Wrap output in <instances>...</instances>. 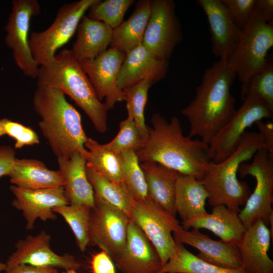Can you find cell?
<instances>
[{"mask_svg": "<svg viewBox=\"0 0 273 273\" xmlns=\"http://www.w3.org/2000/svg\"><path fill=\"white\" fill-rule=\"evenodd\" d=\"M261 148H265V145L260 133L246 131L231 155L217 163L210 162L200 181L208 193L210 206L223 205L239 213L240 207L244 206L251 194L248 184L237 177L239 167L252 159Z\"/></svg>", "mask_w": 273, "mask_h": 273, "instance_id": "5", "label": "cell"}, {"mask_svg": "<svg viewBox=\"0 0 273 273\" xmlns=\"http://www.w3.org/2000/svg\"><path fill=\"white\" fill-rule=\"evenodd\" d=\"M4 135L15 140L16 149L39 144V137L32 128L6 118L0 119V137Z\"/></svg>", "mask_w": 273, "mask_h": 273, "instance_id": "38", "label": "cell"}, {"mask_svg": "<svg viewBox=\"0 0 273 273\" xmlns=\"http://www.w3.org/2000/svg\"><path fill=\"white\" fill-rule=\"evenodd\" d=\"M130 218L154 245L163 267L177 250L173 233L182 228L177 220L148 197L135 203Z\"/></svg>", "mask_w": 273, "mask_h": 273, "instance_id": "10", "label": "cell"}, {"mask_svg": "<svg viewBox=\"0 0 273 273\" xmlns=\"http://www.w3.org/2000/svg\"><path fill=\"white\" fill-rule=\"evenodd\" d=\"M6 273H58L56 268L35 266L25 264L7 265Z\"/></svg>", "mask_w": 273, "mask_h": 273, "instance_id": "42", "label": "cell"}, {"mask_svg": "<svg viewBox=\"0 0 273 273\" xmlns=\"http://www.w3.org/2000/svg\"><path fill=\"white\" fill-rule=\"evenodd\" d=\"M151 10V1L136 2L134 11L129 18L112 30L110 48L126 55L142 43Z\"/></svg>", "mask_w": 273, "mask_h": 273, "instance_id": "27", "label": "cell"}, {"mask_svg": "<svg viewBox=\"0 0 273 273\" xmlns=\"http://www.w3.org/2000/svg\"><path fill=\"white\" fill-rule=\"evenodd\" d=\"M256 96L263 100L273 109V63L271 59L267 67L263 71L251 77L241 98Z\"/></svg>", "mask_w": 273, "mask_h": 273, "instance_id": "37", "label": "cell"}, {"mask_svg": "<svg viewBox=\"0 0 273 273\" xmlns=\"http://www.w3.org/2000/svg\"><path fill=\"white\" fill-rule=\"evenodd\" d=\"M241 177H254L256 186L239 216L247 229L261 220L267 226L269 217L273 212V156L265 148L257 151L250 163L241 164L238 170Z\"/></svg>", "mask_w": 273, "mask_h": 273, "instance_id": "8", "label": "cell"}, {"mask_svg": "<svg viewBox=\"0 0 273 273\" xmlns=\"http://www.w3.org/2000/svg\"><path fill=\"white\" fill-rule=\"evenodd\" d=\"M37 87L56 88L69 96L88 116L95 129H107V109L98 98L88 78L71 50L63 49L49 63L39 67Z\"/></svg>", "mask_w": 273, "mask_h": 273, "instance_id": "4", "label": "cell"}, {"mask_svg": "<svg viewBox=\"0 0 273 273\" xmlns=\"http://www.w3.org/2000/svg\"><path fill=\"white\" fill-rule=\"evenodd\" d=\"M6 267V263H3L0 261V272L4 270L5 271Z\"/></svg>", "mask_w": 273, "mask_h": 273, "instance_id": "46", "label": "cell"}, {"mask_svg": "<svg viewBox=\"0 0 273 273\" xmlns=\"http://www.w3.org/2000/svg\"><path fill=\"white\" fill-rule=\"evenodd\" d=\"M168 61L158 59L142 43L127 53L119 69L117 84L120 90L149 79L153 83L163 78Z\"/></svg>", "mask_w": 273, "mask_h": 273, "instance_id": "19", "label": "cell"}, {"mask_svg": "<svg viewBox=\"0 0 273 273\" xmlns=\"http://www.w3.org/2000/svg\"><path fill=\"white\" fill-rule=\"evenodd\" d=\"M84 147L87 151L85 158L87 166L108 179L123 184L119 154L90 138H87Z\"/></svg>", "mask_w": 273, "mask_h": 273, "instance_id": "31", "label": "cell"}, {"mask_svg": "<svg viewBox=\"0 0 273 273\" xmlns=\"http://www.w3.org/2000/svg\"><path fill=\"white\" fill-rule=\"evenodd\" d=\"M51 237L44 231L35 236H28L18 241L16 250L9 257L7 265L25 264L35 266L77 270L81 263L69 254L60 255L50 246Z\"/></svg>", "mask_w": 273, "mask_h": 273, "instance_id": "17", "label": "cell"}, {"mask_svg": "<svg viewBox=\"0 0 273 273\" xmlns=\"http://www.w3.org/2000/svg\"><path fill=\"white\" fill-rule=\"evenodd\" d=\"M231 119L209 144L210 161L217 163L231 155L237 149L247 128L263 119H272L273 109L262 99L247 96Z\"/></svg>", "mask_w": 273, "mask_h": 273, "instance_id": "9", "label": "cell"}, {"mask_svg": "<svg viewBox=\"0 0 273 273\" xmlns=\"http://www.w3.org/2000/svg\"><path fill=\"white\" fill-rule=\"evenodd\" d=\"M133 2V0H98L88 10V17L103 22L113 30L123 21L126 12Z\"/></svg>", "mask_w": 273, "mask_h": 273, "instance_id": "35", "label": "cell"}, {"mask_svg": "<svg viewBox=\"0 0 273 273\" xmlns=\"http://www.w3.org/2000/svg\"><path fill=\"white\" fill-rule=\"evenodd\" d=\"M113 260L123 273H159L162 267L156 248L131 219L124 247Z\"/></svg>", "mask_w": 273, "mask_h": 273, "instance_id": "16", "label": "cell"}, {"mask_svg": "<svg viewBox=\"0 0 273 273\" xmlns=\"http://www.w3.org/2000/svg\"><path fill=\"white\" fill-rule=\"evenodd\" d=\"M258 132L261 135L264 143L265 149L273 156V124L272 122H264L259 121L255 123Z\"/></svg>", "mask_w": 273, "mask_h": 273, "instance_id": "43", "label": "cell"}, {"mask_svg": "<svg viewBox=\"0 0 273 273\" xmlns=\"http://www.w3.org/2000/svg\"><path fill=\"white\" fill-rule=\"evenodd\" d=\"M122 182L135 202L148 198L147 187L136 153L127 150L119 154Z\"/></svg>", "mask_w": 273, "mask_h": 273, "instance_id": "32", "label": "cell"}, {"mask_svg": "<svg viewBox=\"0 0 273 273\" xmlns=\"http://www.w3.org/2000/svg\"><path fill=\"white\" fill-rule=\"evenodd\" d=\"M176 245L175 254L159 273H247L243 268L229 269L216 266L199 258L183 244L176 243Z\"/></svg>", "mask_w": 273, "mask_h": 273, "instance_id": "30", "label": "cell"}, {"mask_svg": "<svg viewBox=\"0 0 273 273\" xmlns=\"http://www.w3.org/2000/svg\"><path fill=\"white\" fill-rule=\"evenodd\" d=\"M6 273V272H5Z\"/></svg>", "mask_w": 273, "mask_h": 273, "instance_id": "48", "label": "cell"}, {"mask_svg": "<svg viewBox=\"0 0 273 273\" xmlns=\"http://www.w3.org/2000/svg\"><path fill=\"white\" fill-rule=\"evenodd\" d=\"M57 162L64 179V195L69 204L93 209L94 193L87 177L85 158L76 151L69 158H57Z\"/></svg>", "mask_w": 273, "mask_h": 273, "instance_id": "23", "label": "cell"}, {"mask_svg": "<svg viewBox=\"0 0 273 273\" xmlns=\"http://www.w3.org/2000/svg\"><path fill=\"white\" fill-rule=\"evenodd\" d=\"M147 187L148 197L175 217V195L179 173L153 162L140 163Z\"/></svg>", "mask_w": 273, "mask_h": 273, "instance_id": "24", "label": "cell"}, {"mask_svg": "<svg viewBox=\"0 0 273 273\" xmlns=\"http://www.w3.org/2000/svg\"><path fill=\"white\" fill-rule=\"evenodd\" d=\"M32 102L40 118L38 124L41 133L57 158H69L76 151L85 158L88 137L79 113L66 100L65 94L56 88L37 87Z\"/></svg>", "mask_w": 273, "mask_h": 273, "instance_id": "3", "label": "cell"}, {"mask_svg": "<svg viewBox=\"0 0 273 273\" xmlns=\"http://www.w3.org/2000/svg\"><path fill=\"white\" fill-rule=\"evenodd\" d=\"M236 77L228 62L220 60L205 70L194 98L181 111L190 124L189 136L209 145L231 119L236 111L231 93Z\"/></svg>", "mask_w": 273, "mask_h": 273, "instance_id": "2", "label": "cell"}, {"mask_svg": "<svg viewBox=\"0 0 273 273\" xmlns=\"http://www.w3.org/2000/svg\"><path fill=\"white\" fill-rule=\"evenodd\" d=\"M231 16L242 30L248 24L254 9L255 0H221Z\"/></svg>", "mask_w": 273, "mask_h": 273, "instance_id": "39", "label": "cell"}, {"mask_svg": "<svg viewBox=\"0 0 273 273\" xmlns=\"http://www.w3.org/2000/svg\"><path fill=\"white\" fill-rule=\"evenodd\" d=\"M271 239L269 229L261 220L246 229L237 246L247 273H273V261L268 255Z\"/></svg>", "mask_w": 273, "mask_h": 273, "instance_id": "21", "label": "cell"}, {"mask_svg": "<svg viewBox=\"0 0 273 273\" xmlns=\"http://www.w3.org/2000/svg\"><path fill=\"white\" fill-rule=\"evenodd\" d=\"M98 1L79 0L64 4L59 9L54 21L47 29L31 32L29 46L39 67L54 59L57 50L69 41L85 13Z\"/></svg>", "mask_w": 273, "mask_h": 273, "instance_id": "7", "label": "cell"}, {"mask_svg": "<svg viewBox=\"0 0 273 273\" xmlns=\"http://www.w3.org/2000/svg\"><path fill=\"white\" fill-rule=\"evenodd\" d=\"M151 122L142 147L135 152L139 162H156L201 181L210 162L209 145L185 136L176 117L168 122L155 113Z\"/></svg>", "mask_w": 273, "mask_h": 273, "instance_id": "1", "label": "cell"}, {"mask_svg": "<svg viewBox=\"0 0 273 273\" xmlns=\"http://www.w3.org/2000/svg\"><path fill=\"white\" fill-rule=\"evenodd\" d=\"M53 211L64 218L74 234L80 251L84 252L89 244L91 209L82 205L68 204L55 207Z\"/></svg>", "mask_w": 273, "mask_h": 273, "instance_id": "33", "label": "cell"}, {"mask_svg": "<svg viewBox=\"0 0 273 273\" xmlns=\"http://www.w3.org/2000/svg\"><path fill=\"white\" fill-rule=\"evenodd\" d=\"M125 55L109 48L95 58L79 61L93 85L98 99L109 110L116 103L125 100L123 90L117 86V78Z\"/></svg>", "mask_w": 273, "mask_h": 273, "instance_id": "14", "label": "cell"}, {"mask_svg": "<svg viewBox=\"0 0 273 273\" xmlns=\"http://www.w3.org/2000/svg\"><path fill=\"white\" fill-rule=\"evenodd\" d=\"M173 236L176 243L186 244L198 250L196 255L205 261L225 268H243L237 245L214 240L195 229L185 231L181 228L173 232Z\"/></svg>", "mask_w": 273, "mask_h": 273, "instance_id": "20", "label": "cell"}, {"mask_svg": "<svg viewBox=\"0 0 273 273\" xmlns=\"http://www.w3.org/2000/svg\"><path fill=\"white\" fill-rule=\"evenodd\" d=\"M10 189L14 196L12 205L22 211L28 230L33 229L37 219L44 221L55 220L57 216L53 209L69 204L63 186L32 190L12 185Z\"/></svg>", "mask_w": 273, "mask_h": 273, "instance_id": "15", "label": "cell"}, {"mask_svg": "<svg viewBox=\"0 0 273 273\" xmlns=\"http://www.w3.org/2000/svg\"><path fill=\"white\" fill-rule=\"evenodd\" d=\"M63 273H77L76 272V270L73 269H70L66 270V272H64Z\"/></svg>", "mask_w": 273, "mask_h": 273, "instance_id": "47", "label": "cell"}, {"mask_svg": "<svg viewBox=\"0 0 273 273\" xmlns=\"http://www.w3.org/2000/svg\"><path fill=\"white\" fill-rule=\"evenodd\" d=\"M208 196L200 180L194 176L179 173L176 183L175 208L182 222L207 212L205 206Z\"/></svg>", "mask_w": 273, "mask_h": 273, "instance_id": "28", "label": "cell"}, {"mask_svg": "<svg viewBox=\"0 0 273 273\" xmlns=\"http://www.w3.org/2000/svg\"><path fill=\"white\" fill-rule=\"evenodd\" d=\"M14 148L9 145L0 146V178L3 176H10L16 158Z\"/></svg>", "mask_w": 273, "mask_h": 273, "instance_id": "41", "label": "cell"}, {"mask_svg": "<svg viewBox=\"0 0 273 273\" xmlns=\"http://www.w3.org/2000/svg\"><path fill=\"white\" fill-rule=\"evenodd\" d=\"M76 31L71 51L78 61L95 58L110 45L112 29L103 22L84 15Z\"/></svg>", "mask_w": 273, "mask_h": 273, "instance_id": "25", "label": "cell"}, {"mask_svg": "<svg viewBox=\"0 0 273 273\" xmlns=\"http://www.w3.org/2000/svg\"><path fill=\"white\" fill-rule=\"evenodd\" d=\"M181 223L184 230L205 229L212 232L222 242L236 245L246 230L239 214L223 205L215 206L211 213L197 215Z\"/></svg>", "mask_w": 273, "mask_h": 273, "instance_id": "22", "label": "cell"}, {"mask_svg": "<svg viewBox=\"0 0 273 273\" xmlns=\"http://www.w3.org/2000/svg\"><path fill=\"white\" fill-rule=\"evenodd\" d=\"M270 229H269L271 238H273V212H272L269 217V224Z\"/></svg>", "mask_w": 273, "mask_h": 273, "instance_id": "45", "label": "cell"}, {"mask_svg": "<svg viewBox=\"0 0 273 273\" xmlns=\"http://www.w3.org/2000/svg\"><path fill=\"white\" fill-rule=\"evenodd\" d=\"M172 0L151 1V10L142 44L158 59L167 61L182 40L180 23Z\"/></svg>", "mask_w": 273, "mask_h": 273, "instance_id": "12", "label": "cell"}, {"mask_svg": "<svg viewBox=\"0 0 273 273\" xmlns=\"http://www.w3.org/2000/svg\"><path fill=\"white\" fill-rule=\"evenodd\" d=\"M254 8L264 22L266 23L272 22V0H255Z\"/></svg>", "mask_w": 273, "mask_h": 273, "instance_id": "44", "label": "cell"}, {"mask_svg": "<svg viewBox=\"0 0 273 273\" xmlns=\"http://www.w3.org/2000/svg\"><path fill=\"white\" fill-rule=\"evenodd\" d=\"M95 202L90 211L89 244L98 246L113 260L124 247L130 218L100 200L95 199Z\"/></svg>", "mask_w": 273, "mask_h": 273, "instance_id": "13", "label": "cell"}, {"mask_svg": "<svg viewBox=\"0 0 273 273\" xmlns=\"http://www.w3.org/2000/svg\"><path fill=\"white\" fill-rule=\"evenodd\" d=\"M272 46V22H264L254 8L248 24L241 30L236 48L227 61L241 83V98L249 79L268 66L271 59L268 58V52Z\"/></svg>", "mask_w": 273, "mask_h": 273, "instance_id": "6", "label": "cell"}, {"mask_svg": "<svg viewBox=\"0 0 273 273\" xmlns=\"http://www.w3.org/2000/svg\"><path fill=\"white\" fill-rule=\"evenodd\" d=\"M9 177L13 185L26 189L54 188L64 185L59 170H50L43 162L34 159L16 158Z\"/></svg>", "mask_w": 273, "mask_h": 273, "instance_id": "26", "label": "cell"}, {"mask_svg": "<svg viewBox=\"0 0 273 273\" xmlns=\"http://www.w3.org/2000/svg\"><path fill=\"white\" fill-rule=\"evenodd\" d=\"M90 266L92 273H116L112 259L103 250L92 256Z\"/></svg>", "mask_w": 273, "mask_h": 273, "instance_id": "40", "label": "cell"}, {"mask_svg": "<svg viewBox=\"0 0 273 273\" xmlns=\"http://www.w3.org/2000/svg\"><path fill=\"white\" fill-rule=\"evenodd\" d=\"M86 173L94 191L95 199L100 200L118 208L130 217L136 202L123 184L117 183L108 179L86 164Z\"/></svg>", "mask_w": 273, "mask_h": 273, "instance_id": "29", "label": "cell"}, {"mask_svg": "<svg viewBox=\"0 0 273 273\" xmlns=\"http://www.w3.org/2000/svg\"><path fill=\"white\" fill-rule=\"evenodd\" d=\"M12 11L5 26V43L12 50L17 67L23 74L36 79L39 66L34 61L29 46V30L32 17L40 13L36 0H14Z\"/></svg>", "mask_w": 273, "mask_h": 273, "instance_id": "11", "label": "cell"}, {"mask_svg": "<svg viewBox=\"0 0 273 273\" xmlns=\"http://www.w3.org/2000/svg\"><path fill=\"white\" fill-rule=\"evenodd\" d=\"M144 141L132 117L128 114L127 117L120 122L119 130L116 136L104 145L107 149L119 154L127 150L138 151L142 147Z\"/></svg>", "mask_w": 273, "mask_h": 273, "instance_id": "36", "label": "cell"}, {"mask_svg": "<svg viewBox=\"0 0 273 273\" xmlns=\"http://www.w3.org/2000/svg\"><path fill=\"white\" fill-rule=\"evenodd\" d=\"M154 83L149 79L123 89L128 114L134 121L141 135L145 140L148 135V127L145 123V109L148 100V91Z\"/></svg>", "mask_w": 273, "mask_h": 273, "instance_id": "34", "label": "cell"}, {"mask_svg": "<svg viewBox=\"0 0 273 273\" xmlns=\"http://www.w3.org/2000/svg\"><path fill=\"white\" fill-rule=\"evenodd\" d=\"M207 19L213 54L227 62L236 48L241 29L221 0H197Z\"/></svg>", "mask_w": 273, "mask_h": 273, "instance_id": "18", "label": "cell"}]
</instances>
